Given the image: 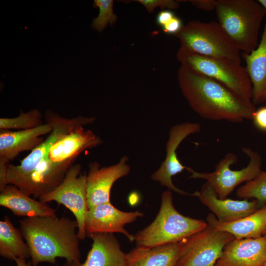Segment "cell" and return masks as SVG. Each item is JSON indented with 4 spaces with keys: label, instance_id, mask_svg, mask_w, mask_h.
<instances>
[{
    "label": "cell",
    "instance_id": "obj_10",
    "mask_svg": "<svg viewBox=\"0 0 266 266\" xmlns=\"http://www.w3.org/2000/svg\"><path fill=\"white\" fill-rule=\"evenodd\" d=\"M235 238L231 233L207 224L203 229L181 241L176 266H215L225 246Z\"/></svg>",
    "mask_w": 266,
    "mask_h": 266
},
{
    "label": "cell",
    "instance_id": "obj_5",
    "mask_svg": "<svg viewBox=\"0 0 266 266\" xmlns=\"http://www.w3.org/2000/svg\"><path fill=\"white\" fill-rule=\"evenodd\" d=\"M218 23L235 45L250 53L258 45V34L266 10L253 0H216Z\"/></svg>",
    "mask_w": 266,
    "mask_h": 266
},
{
    "label": "cell",
    "instance_id": "obj_21",
    "mask_svg": "<svg viewBox=\"0 0 266 266\" xmlns=\"http://www.w3.org/2000/svg\"><path fill=\"white\" fill-rule=\"evenodd\" d=\"M242 57L252 86V102L254 105L263 103L266 100V22L257 47Z\"/></svg>",
    "mask_w": 266,
    "mask_h": 266
},
{
    "label": "cell",
    "instance_id": "obj_17",
    "mask_svg": "<svg viewBox=\"0 0 266 266\" xmlns=\"http://www.w3.org/2000/svg\"><path fill=\"white\" fill-rule=\"evenodd\" d=\"M52 130V126L47 122L29 130H0V160L8 163L21 152L32 151L43 141L42 136L49 134Z\"/></svg>",
    "mask_w": 266,
    "mask_h": 266
},
{
    "label": "cell",
    "instance_id": "obj_2",
    "mask_svg": "<svg viewBox=\"0 0 266 266\" xmlns=\"http://www.w3.org/2000/svg\"><path fill=\"white\" fill-rule=\"evenodd\" d=\"M20 227L33 266L44 262L56 265L57 258L80 263L76 220L65 216L29 217L20 221Z\"/></svg>",
    "mask_w": 266,
    "mask_h": 266
},
{
    "label": "cell",
    "instance_id": "obj_26",
    "mask_svg": "<svg viewBox=\"0 0 266 266\" xmlns=\"http://www.w3.org/2000/svg\"><path fill=\"white\" fill-rule=\"evenodd\" d=\"M112 0H95L94 6L99 9L97 17L93 19L91 27L99 33L102 32L108 24L113 26L116 22L118 17L113 12Z\"/></svg>",
    "mask_w": 266,
    "mask_h": 266
},
{
    "label": "cell",
    "instance_id": "obj_19",
    "mask_svg": "<svg viewBox=\"0 0 266 266\" xmlns=\"http://www.w3.org/2000/svg\"><path fill=\"white\" fill-rule=\"evenodd\" d=\"M0 205L20 217L56 216L55 210L47 203L31 198L11 184H8L0 192Z\"/></svg>",
    "mask_w": 266,
    "mask_h": 266
},
{
    "label": "cell",
    "instance_id": "obj_22",
    "mask_svg": "<svg viewBox=\"0 0 266 266\" xmlns=\"http://www.w3.org/2000/svg\"><path fill=\"white\" fill-rule=\"evenodd\" d=\"M181 241L153 247L136 246L127 253V266H176Z\"/></svg>",
    "mask_w": 266,
    "mask_h": 266
},
{
    "label": "cell",
    "instance_id": "obj_3",
    "mask_svg": "<svg viewBox=\"0 0 266 266\" xmlns=\"http://www.w3.org/2000/svg\"><path fill=\"white\" fill-rule=\"evenodd\" d=\"M102 141L92 131L80 126L61 138L50 147L46 158L33 175L26 194L39 198L57 187L77 157Z\"/></svg>",
    "mask_w": 266,
    "mask_h": 266
},
{
    "label": "cell",
    "instance_id": "obj_24",
    "mask_svg": "<svg viewBox=\"0 0 266 266\" xmlns=\"http://www.w3.org/2000/svg\"><path fill=\"white\" fill-rule=\"evenodd\" d=\"M43 116L38 109H33L27 112L21 111L13 118H0V130H25L34 128L43 124Z\"/></svg>",
    "mask_w": 266,
    "mask_h": 266
},
{
    "label": "cell",
    "instance_id": "obj_30",
    "mask_svg": "<svg viewBox=\"0 0 266 266\" xmlns=\"http://www.w3.org/2000/svg\"><path fill=\"white\" fill-rule=\"evenodd\" d=\"M189 1L200 10L210 11L215 9L216 0H192Z\"/></svg>",
    "mask_w": 266,
    "mask_h": 266
},
{
    "label": "cell",
    "instance_id": "obj_20",
    "mask_svg": "<svg viewBox=\"0 0 266 266\" xmlns=\"http://www.w3.org/2000/svg\"><path fill=\"white\" fill-rule=\"evenodd\" d=\"M206 222L218 231L231 233L236 239L258 238L266 231V205L249 216L232 222H222L213 214H209Z\"/></svg>",
    "mask_w": 266,
    "mask_h": 266
},
{
    "label": "cell",
    "instance_id": "obj_33",
    "mask_svg": "<svg viewBox=\"0 0 266 266\" xmlns=\"http://www.w3.org/2000/svg\"><path fill=\"white\" fill-rule=\"evenodd\" d=\"M17 266H32L31 263H27L26 259L22 258H17L14 261Z\"/></svg>",
    "mask_w": 266,
    "mask_h": 266
},
{
    "label": "cell",
    "instance_id": "obj_13",
    "mask_svg": "<svg viewBox=\"0 0 266 266\" xmlns=\"http://www.w3.org/2000/svg\"><path fill=\"white\" fill-rule=\"evenodd\" d=\"M128 160L127 156H124L117 164L101 167L96 161L88 165L87 193L89 209L110 202V195L113 185L130 172L131 168L127 163Z\"/></svg>",
    "mask_w": 266,
    "mask_h": 266
},
{
    "label": "cell",
    "instance_id": "obj_18",
    "mask_svg": "<svg viewBox=\"0 0 266 266\" xmlns=\"http://www.w3.org/2000/svg\"><path fill=\"white\" fill-rule=\"evenodd\" d=\"M92 240L91 248L81 266H127V253L111 233L87 234Z\"/></svg>",
    "mask_w": 266,
    "mask_h": 266
},
{
    "label": "cell",
    "instance_id": "obj_8",
    "mask_svg": "<svg viewBox=\"0 0 266 266\" xmlns=\"http://www.w3.org/2000/svg\"><path fill=\"white\" fill-rule=\"evenodd\" d=\"M176 58L181 66L218 81L243 100L252 102V84L246 68L241 65L200 55L181 46Z\"/></svg>",
    "mask_w": 266,
    "mask_h": 266
},
{
    "label": "cell",
    "instance_id": "obj_12",
    "mask_svg": "<svg viewBox=\"0 0 266 266\" xmlns=\"http://www.w3.org/2000/svg\"><path fill=\"white\" fill-rule=\"evenodd\" d=\"M200 130L201 126L199 123L189 122L175 125L169 129L166 144L165 159L160 167L151 174L152 180L159 182L161 185L167 188L171 191L182 195L195 197L194 193H189L177 188L172 182V177L188 168L178 159L177 148L187 137L200 132Z\"/></svg>",
    "mask_w": 266,
    "mask_h": 266
},
{
    "label": "cell",
    "instance_id": "obj_9",
    "mask_svg": "<svg viewBox=\"0 0 266 266\" xmlns=\"http://www.w3.org/2000/svg\"><path fill=\"white\" fill-rule=\"evenodd\" d=\"M242 149L249 158L246 167L238 170L231 169L230 166L237 162V158L234 154L228 153L219 161L212 172H199L188 167L187 170L191 174L190 178L206 180L220 199H226L236 187L252 180L262 170V160L260 154L249 148Z\"/></svg>",
    "mask_w": 266,
    "mask_h": 266
},
{
    "label": "cell",
    "instance_id": "obj_31",
    "mask_svg": "<svg viewBox=\"0 0 266 266\" xmlns=\"http://www.w3.org/2000/svg\"><path fill=\"white\" fill-rule=\"evenodd\" d=\"M174 13L170 10L165 9L161 11L157 15L156 21L158 25L161 28L168 23L174 17Z\"/></svg>",
    "mask_w": 266,
    "mask_h": 266
},
{
    "label": "cell",
    "instance_id": "obj_4",
    "mask_svg": "<svg viewBox=\"0 0 266 266\" xmlns=\"http://www.w3.org/2000/svg\"><path fill=\"white\" fill-rule=\"evenodd\" d=\"M206 221L184 216L175 208L171 191L161 195L160 210L153 221L134 235L136 246L153 247L180 242L203 229Z\"/></svg>",
    "mask_w": 266,
    "mask_h": 266
},
{
    "label": "cell",
    "instance_id": "obj_35",
    "mask_svg": "<svg viewBox=\"0 0 266 266\" xmlns=\"http://www.w3.org/2000/svg\"><path fill=\"white\" fill-rule=\"evenodd\" d=\"M258 1L266 11V0H259Z\"/></svg>",
    "mask_w": 266,
    "mask_h": 266
},
{
    "label": "cell",
    "instance_id": "obj_29",
    "mask_svg": "<svg viewBox=\"0 0 266 266\" xmlns=\"http://www.w3.org/2000/svg\"><path fill=\"white\" fill-rule=\"evenodd\" d=\"M183 26L181 20L175 16L168 23L162 27V29L166 33L175 35L180 31Z\"/></svg>",
    "mask_w": 266,
    "mask_h": 266
},
{
    "label": "cell",
    "instance_id": "obj_25",
    "mask_svg": "<svg viewBox=\"0 0 266 266\" xmlns=\"http://www.w3.org/2000/svg\"><path fill=\"white\" fill-rule=\"evenodd\" d=\"M236 196L242 199H254L260 208L266 203V172L262 170L252 180L236 191Z\"/></svg>",
    "mask_w": 266,
    "mask_h": 266
},
{
    "label": "cell",
    "instance_id": "obj_14",
    "mask_svg": "<svg viewBox=\"0 0 266 266\" xmlns=\"http://www.w3.org/2000/svg\"><path fill=\"white\" fill-rule=\"evenodd\" d=\"M143 216L139 211L126 212L119 210L110 202L88 209L85 217V228L87 234L93 233H118L124 234L130 242L135 240L125 226Z\"/></svg>",
    "mask_w": 266,
    "mask_h": 266
},
{
    "label": "cell",
    "instance_id": "obj_15",
    "mask_svg": "<svg viewBox=\"0 0 266 266\" xmlns=\"http://www.w3.org/2000/svg\"><path fill=\"white\" fill-rule=\"evenodd\" d=\"M266 263V234L235 238L224 248L215 266H263Z\"/></svg>",
    "mask_w": 266,
    "mask_h": 266
},
{
    "label": "cell",
    "instance_id": "obj_37",
    "mask_svg": "<svg viewBox=\"0 0 266 266\" xmlns=\"http://www.w3.org/2000/svg\"><path fill=\"white\" fill-rule=\"evenodd\" d=\"M263 266H266V263H265V264Z\"/></svg>",
    "mask_w": 266,
    "mask_h": 266
},
{
    "label": "cell",
    "instance_id": "obj_6",
    "mask_svg": "<svg viewBox=\"0 0 266 266\" xmlns=\"http://www.w3.org/2000/svg\"><path fill=\"white\" fill-rule=\"evenodd\" d=\"M45 122L52 127V131L39 145L33 149L19 165L8 164L7 181L8 184L15 186L26 194L31 182L33 174L44 160L51 146L61 138L77 127L85 126L94 123V117L79 116L71 118L62 117L51 110L46 111Z\"/></svg>",
    "mask_w": 266,
    "mask_h": 266
},
{
    "label": "cell",
    "instance_id": "obj_27",
    "mask_svg": "<svg viewBox=\"0 0 266 266\" xmlns=\"http://www.w3.org/2000/svg\"><path fill=\"white\" fill-rule=\"evenodd\" d=\"M135 1L143 5L149 13L153 12L157 7L160 8L163 10L165 8L169 10L177 9L179 7L178 1L174 0H137Z\"/></svg>",
    "mask_w": 266,
    "mask_h": 266
},
{
    "label": "cell",
    "instance_id": "obj_11",
    "mask_svg": "<svg viewBox=\"0 0 266 266\" xmlns=\"http://www.w3.org/2000/svg\"><path fill=\"white\" fill-rule=\"evenodd\" d=\"M79 164H73L62 182L54 190L41 196L39 200L47 203L52 201L62 204L74 215L78 224L80 240L87 236L85 217L89 209L87 204V173H82Z\"/></svg>",
    "mask_w": 266,
    "mask_h": 266
},
{
    "label": "cell",
    "instance_id": "obj_28",
    "mask_svg": "<svg viewBox=\"0 0 266 266\" xmlns=\"http://www.w3.org/2000/svg\"><path fill=\"white\" fill-rule=\"evenodd\" d=\"M252 120L258 129L266 131V106L256 110Z\"/></svg>",
    "mask_w": 266,
    "mask_h": 266
},
{
    "label": "cell",
    "instance_id": "obj_1",
    "mask_svg": "<svg viewBox=\"0 0 266 266\" xmlns=\"http://www.w3.org/2000/svg\"><path fill=\"white\" fill-rule=\"evenodd\" d=\"M177 80L189 106L201 117L239 123L252 120L256 111L246 101L218 81L181 66Z\"/></svg>",
    "mask_w": 266,
    "mask_h": 266
},
{
    "label": "cell",
    "instance_id": "obj_36",
    "mask_svg": "<svg viewBox=\"0 0 266 266\" xmlns=\"http://www.w3.org/2000/svg\"><path fill=\"white\" fill-rule=\"evenodd\" d=\"M265 234H266V231H265L264 235H265Z\"/></svg>",
    "mask_w": 266,
    "mask_h": 266
},
{
    "label": "cell",
    "instance_id": "obj_16",
    "mask_svg": "<svg viewBox=\"0 0 266 266\" xmlns=\"http://www.w3.org/2000/svg\"><path fill=\"white\" fill-rule=\"evenodd\" d=\"M195 197L211 211L217 218L224 222H232L243 218L258 210V201L228 199H220L212 188L206 182L200 191L194 192Z\"/></svg>",
    "mask_w": 266,
    "mask_h": 266
},
{
    "label": "cell",
    "instance_id": "obj_23",
    "mask_svg": "<svg viewBox=\"0 0 266 266\" xmlns=\"http://www.w3.org/2000/svg\"><path fill=\"white\" fill-rule=\"evenodd\" d=\"M20 230L15 228L7 216L0 221V255L9 260L30 258V252Z\"/></svg>",
    "mask_w": 266,
    "mask_h": 266
},
{
    "label": "cell",
    "instance_id": "obj_32",
    "mask_svg": "<svg viewBox=\"0 0 266 266\" xmlns=\"http://www.w3.org/2000/svg\"><path fill=\"white\" fill-rule=\"evenodd\" d=\"M8 163L0 160V192L8 185L7 181V167Z\"/></svg>",
    "mask_w": 266,
    "mask_h": 266
},
{
    "label": "cell",
    "instance_id": "obj_7",
    "mask_svg": "<svg viewBox=\"0 0 266 266\" xmlns=\"http://www.w3.org/2000/svg\"><path fill=\"white\" fill-rule=\"evenodd\" d=\"M174 35L189 51L241 65L240 51L218 22L192 21Z\"/></svg>",
    "mask_w": 266,
    "mask_h": 266
},
{
    "label": "cell",
    "instance_id": "obj_38",
    "mask_svg": "<svg viewBox=\"0 0 266 266\" xmlns=\"http://www.w3.org/2000/svg\"><path fill=\"white\" fill-rule=\"evenodd\" d=\"M265 102H266V100Z\"/></svg>",
    "mask_w": 266,
    "mask_h": 266
},
{
    "label": "cell",
    "instance_id": "obj_34",
    "mask_svg": "<svg viewBox=\"0 0 266 266\" xmlns=\"http://www.w3.org/2000/svg\"><path fill=\"white\" fill-rule=\"evenodd\" d=\"M81 263L76 262L74 261H67L64 264L63 266H81Z\"/></svg>",
    "mask_w": 266,
    "mask_h": 266
}]
</instances>
